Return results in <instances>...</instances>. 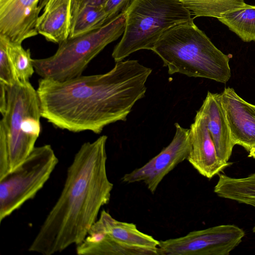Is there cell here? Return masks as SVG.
I'll return each instance as SVG.
<instances>
[{"label": "cell", "mask_w": 255, "mask_h": 255, "mask_svg": "<svg viewBox=\"0 0 255 255\" xmlns=\"http://www.w3.org/2000/svg\"><path fill=\"white\" fill-rule=\"evenodd\" d=\"M194 16L212 17L218 19L229 11L244 6V0H180Z\"/></svg>", "instance_id": "d6986e66"}, {"label": "cell", "mask_w": 255, "mask_h": 255, "mask_svg": "<svg viewBox=\"0 0 255 255\" xmlns=\"http://www.w3.org/2000/svg\"><path fill=\"white\" fill-rule=\"evenodd\" d=\"M151 72L138 61L128 59L116 62L104 74L63 82L41 78L36 90L41 116L62 129L99 134L109 125L127 120L145 96Z\"/></svg>", "instance_id": "6da1fadb"}, {"label": "cell", "mask_w": 255, "mask_h": 255, "mask_svg": "<svg viewBox=\"0 0 255 255\" xmlns=\"http://www.w3.org/2000/svg\"><path fill=\"white\" fill-rule=\"evenodd\" d=\"M6 106V86L0 83V112L1 114L5 111Z\"/></svg>", "instance_id": "cb8c5ba5"}, {"label": "cell", "mask_w": 255, "mask_h": 255, "mask_svg": "<svg viewBox=\"0 0 255 255\" xmlns=\"http://www.w3.org/2000/svg\"><path fill=\"white\" fill-rule=\"evenodd\" d=\"M108 137L84 143L68 168L60 195L28 251L43 255L60 253L81 243L109 203L113 188L106 168Z\"/></svg>", "instance_id": "7a4b0ae2"}, {"label": "cell", "mask_w": 255, "mask_h": 255, "mask_svg": "<svg viewBox=\"0 0 255 255\" xmlns=\"http://www.w3.org/2000/svg\"><path fill=\"white\" fill-rule=\"evenodd\" d=\"M106 0H72L71 15L77 10L87 4L102 5Z\"/></svg>", "instance_id": "603a6c76"}, {"label": "cell", "mask_w": 255, "mask_h": 255, "mask_svg": "<svg viewBox=\"0 0 255 255\" xmlns=\"http://www.w3.org/2000/svg\"><path fill=\"white\" fill-rule=\"evenodd\" d=\"M189 129L190 148L186 160L201 175L211 179L232 164L218 156L200 109Z\"/></svg>", "instance_id": "7c38bea8"}, {"label": "cell", "mask_w": 255, "mask_h": 255, "mask_svg": "<svg viewBox=\"0 0 255 255\" xmlns=\"http://www.w3.org/2000/svg\"><path fill=\"white\" fill-rule=\"evenodd\" d=\"M40 0H0V34L20 44L38 33Z\"/></svg>", "instance_id": "8fae6325"}, {"label": "cell", "mask_w": 255, "mask_h": 255, "mask_svg": "<svg viewBox=\"0 0 255 255\" xmlns=\"http://www.w3.org/2000/svg\"><path fill=\"white\" fill-rule=\"evenodd\" d=\"M218 20L243 41L255 42V5L246 3L242 8L223 14Z\"/></svg>", "instance_id": "e0dca14e"}, {"label": "cell", "mask_w": 255, "mask_h": 255, "mask_svg": "<svg viewBox=\"0 0 255 255\" xmlns=\"http://www.w3.org/2000/svg\"><path fill=\"white\" fill-rule=\"evenodd\" d=\"M107 23V15L102 5L87 4L71 15L69 37H76L95 30Z\"/></svg>", "instance_id": "ac0fdd59"}, {"label": "cell", "mask_w": 255, "mask_h": 255, "mask_svg": "<svg viewBox=\"0 0 255 255\" xmlns=\"http://www.w3.org/2000/svg\"><path fill=\"white\" fill-rule=\"evenodd\" d=\"M214 191L220 197L255 207V172L239 178L220 174Z\"/></svg>", "instance_id": "2e32d148"}, {"label": "cell", "mask_w": 255, "mask_h": 255, "mask_svg": "<svg viewBox=\"0 0 255 255\" xmlns=\"http://www.w3.org/2000/svg\"><path fill=\"white\" fill-rule=\"evenodd\" d=\"M59 162L51 146L33 148L14 170L0 179V222L32 199L49 179Z\"/></svg>", "instance_id": "ba28073f"}, {"label": "cell", "mask_w": 255, "mask_h": 255, "mask_svg": "<svg viewBox=\"0 0 255 255\" xmlns=\"http://www.w3.org/2000/svg\"><path fill=\"white\" fill-rule=\"evenodd\" d=\"M6 86V85H5ZM6 106L0 121V179L30 154L41 131L40 104L29 81L6 86Z\"/></svg>", "instance_id": "277c9868"}, {"label": "cell", "mask_w": 255, "mask_h": 255, "mask_svg": "<svg viewBox=\"0 0 255 255\" xmlns=\"http://www.w3.org/2000/svg\"><path fill=\"white\" fill-rule=\"evenodd\" d=\"M131 0H106L103 4L107 15V22L122 12Z\"/></svg>", "instance_id": "7402d4cb"}, {"label": "cell", "mask_w": 255, "mask_h": 255, "mask_svg": "<svg viewBox=\"0 0 255 255\" xmlns=\"http://www.w3.org/2000/svg\"><path fill=\"white\" fill-rule=\"evenodd\" d=\"M253 232H255V226H254V227L253 228Z\"/></svg>", "instance_id": "484cf974"}, {"label": "cell", "mask_w": 255, "mask_h": 255, "mask_svg": "<svg viewBox=\"0 0 255 255\" xmlns=\"http://www.w3.org/2000/svg\"><path fill=\"white\" fill-rule=\"evenodd\" d=\"M176 131L170 143L143 166L125 174L126 183L142 182L154 194L163 178L180 163L186 160L190 148V129L174 124Z\"/></svg>", "instance_id": "30bf717a"}, {"label": "cell", "mask_w": 255, "mask_h": 255, "mask_svg": "<svg viewBox=\"0 0 255 255\" xmlns=\"http://www.w3.org/2000/svg\"><path fill=\"white\" fill-rule=\"evenodd\" d=\"M245 235L240 227L221 225L159 241L158 255H228Z\"/></svg>", "instance_id": "9c48e42d"}, {"label": "cell", "mask_w": 255, "mask_h": 255, "mask_svg": "<svg viewBox=\"0 0 255 255\" xmlns=\"http://www.w3.org/2000/svg\"><path fill=\"white\" fill-rule=\"evenodd\" d=\"M200 110L204 115L218 156L228 162L235 145L221 103V94L208 91Z\"/></svg>", "instance_id": "5bb4252c"}, {"label": "cell", "mask_w": 255, "mask_h": 255, "mask_svg": "<svg viewBox=\"0 0 255 255\" xmlns=\"http://www.w3.org/2000/svg\"><path fill=\"white\" fill-rule=\"evenodd\" d=\"M7 52L16 76L22 82L29 81L35 70L29 49H24L20 44L7 39Z\"/></svg>", "instance_id": "ffe728a7"}, {"label": "cell", "mask_w": 255, "mask_h": 255, "mask_svg": "<svg viewBox=\"0 0 255 255\" xmlns=\"http://www.w3.org/2000/svg\"><path fill=\"white\" fill-rule=\"evenodd\" d=\"M125 24L126 17L122 12L95 30L69 37L59 44L51 56L32 59L35 72L41 78L60 82L82 75L97 55L123 34Z\"/></svg>", "instance_id": "8992f818"}, {"label": "cell", "mask_w": 255, "mask_h": 255, "mask_svg": "<svg viewBox=\"0 0 255 255\" xmlns=\"http://www.w3.org/2000/svg\"><path fill=\"white\" fill-rule=\"evenodd\" d=\"M47 0H40V5L42 7H44V4Z\"/></svg>", "instance_id": "d4e9b609"}, {"label": "cell", "mask_w": 255, "mask_h": 255, "mask_svg": "<svg viewBox=\"0 0 255 255\" xmlns=\"http://www.w3.org/2000/svg\"><path fill=\"white\" fill-rule=\"evenodd\" d=\"M123 12L125 30L112 54L116 62L140 50H152L165 31L194 18L180 0H131Z\"/></svg>", "instance_id": "5b68a950"}, {"label": "cell", "mask_w": 255, "mask_h": 255, "mask_svg": "<svg viewBox=\"0 0 255 255\" xmlns=\"http://www.w3.org/2000/svg\"><path fill=\"white\" fill-rule=\"evenodd\" d=\"M72 0H47L37 19L36 30L48 41L58 44L69 37Z\"/></svg>", "instance_id": "9a60e30c"}, {"label": "cell", "mask_w": 255, "mask_h": 255, "mask_svg": "<svg viewBox=\"0 0 255 255\" xmlns=\"http://www.w3.org/2000/svg\"><path fill=\"white\" fill-rule=\"evenodd\" d=\"M220 94L235 145L250 152L255 148V105L244 100L232 88H225Z\"/></svg>", "instance_id": "4fadbf2b"}, {"label": "cell", "mask_w": 255, "mask_h": 255, "mask_svg": "<svg viewBox=\"0 0 255 255\" xmlns=\"http://www.w3.org/2000/svg\"><path fill=\"white\" fill-rule=\"evenodd\" d=\"M159 241L140 231L135 224L117 220L103 210L84 241L79 255H158Z\"/></svg>", "instance_id": "52a82bcc"}, {"label": "cell", "mask_w": 255, "mask_h": 255, "mask_svg": "<svg viewBox=\"0 0 255 255\" xmlns=\"http://www.w3.org/2000/svg\"><path fill=\"white\" fill-rule=\"evenodd\" d=\"M7 43V38L0 34V83L11 86L18 80L8 55Z\"/></svg>", "instance_id": "44dd1931"}, {"label": "cell", "mask_w": 255, "mask_h": 255, "mask_svg": "<svg viewBox=\"0 0 255 255\" xmlns=\"http://www.w3.org/2000/svg\"><path fill=\"white\" fill-rule=\"evenodd\" d=\"M193 19L165 31L152 51L170 75L180 73L226 84L231 77L229 56L217 48Z\"/></svg>", "instance_id": "3957f363"}]
</instances>
